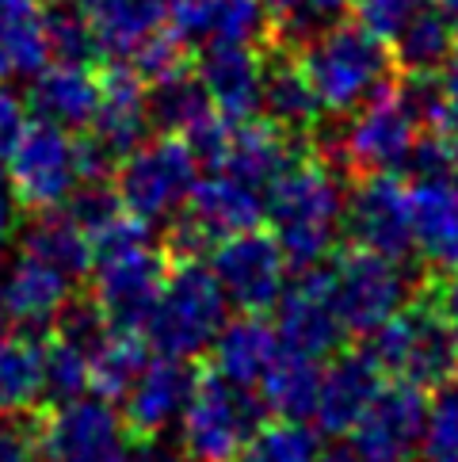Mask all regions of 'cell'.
I'll use <instances>...</instances> for the list:
<instances>
[{
    "mask_svg": "<svg viewBox=\"0 0 458 462\" xmlns=\"http://www.w3.org/2000/svg\"><path fill=\"white\" fill-rule=\"evenodd\" d=\"M264 218H271V234L279 241L290 272L325 263L336 249L344 191L336 169L317 153L314 142L302 145L268 184Z\"/></svg>",
    "mask_w": 458,
    "mask_h": 462,
    "instance_id": "obj_1",
    "label": "cell"
},
{
    "mask_svg": "<svg viewBox=\"0 0 458 462\" xmlns=\"http://www.w3.org/2000/svg\"><path fill=\"white\" fill-rule=\"evenodd\" d=\"M298 61L314 85L325 115H348L367 96L394 77V58H389V42L374 39L367 27L355 20H340L325 27L321 35L302 42Z\"/></svg>",
    "mask_w": 458,
    "mask_h": 462,
    "instance_id": "obj_2",
    "label": "cell"
},
{
    "mask_svg": "<svg viewBox=\"0 0 458 462\" xmlns=\"http://www.w3.org/2000/svg\"><path fill=\"white\" fill-rule=\"evenodd\" d=\"M268 417L256 390L234 386L199 356L188 398L179 405V455L184 462H229Z\"/></svg>",
    "mask_w": 458,
    "mask_h": 462,
    "instance_id": "obj_3",
    "label": "cell"
},
{
    "mask_svg": "<svg viewBox=\"0 0 458 462\" xmlns=\"http://www.w3.org/2000/svg\"><path fill=\"white\" fill-rule=\"evenodd\" d=\"M225 294L203 260H169L165 283L142 325V337L157 356L199 359L225 325Z\"/></svg>",
    "mask_w": 458,
    "mask_h": 462,
    "instance_id": "obj_4",
    "label": "cell"
},
{
    "mask_svg": "<svg viewBox=\"0 0 458 462\" xmlns=\"http://www.w3.org/2000/svg\"><path fill=\"white\" fill-rule=\"evenodd\" d=\"M367 340L371 356L389 378H405V383L432 390L458 374V344L428 283H417L413 294Z\"/></svg>",
    "mask_w": 458,
    "mask_h": 462,
    "instance_id": "obj_5",
    "label": "cell"
},
{
    "mask_svg": "<svg viewBox=\"0 0 458 462\" xmlns=\"http://www.w3.org/2000/svg\"><path fill=\"white\" fill-rule=\"evenodd\" d=\"M325 268H329L333 310L344 325V333L355 340H367L413 294L405 279V263L374 249H363L355 241L336 245L329 260H325Z\"/></svg>",
    "mask_w": 458,
    "mask_h": 462,
    "instance_id": "obj_6",
    "label": "cell"
},
{
    "mask_svg": "<svg viewBox=\"0 0 458 462\" xmlns=\"http://www.w3.org/2000/svg\"><path fill=\"white\" fill-rule=\"evenodd\" d=\"M199 172H203L199 161H195L184 138L160 134L153 142L145 138L138 150H130L114 164L111 184L134 218H142L145 226H157V222H169L184 207Z\"/></svg>",
    "mask_w": 458,
    "mask_h": 462,
    "instance_id": "obj_7",
    "label": "cell"
},
{
    "mask_svg": "<svg viewBox=\"0 0 458 462\" xmlns=\"http://www.w3.org/2000/svg\"><path fill=\"white\" fill-rule=\"evenodd\" d=\"M39 462H130L134 436L123 412L104 398L80 393L61 405H35Z\"/></svg>",
    "mask_w": 458,
    "mask_h": 462,
    "instance_id": "obj_8",
    "label": "cell"
},
{
    "mask_svg": "<svg viewBox=\"0 0 458 462\" xmlns=\"http://www.w3.org/2000/svg\"><path fill=\"white\" fill-rule=\"evenodd\" d=\"M352 115V123L344 126L336 142L340 150V169L352 180L374 176V172H405V161L413 153L417 142V123L408 119L394 92V77L379 85Z\"/></svg>",
    "mask_w": 458,
    "mask_h": 462,
    "instance_id": "obj_9",
    "label": "cell"
},
{
    "mask_svg": "<svg viewBox=\"0 0 458 462\" xmlns=\"http://www.w3.org/2000/svg\"><path fill=\"white\" fill-rule=\"evenodd\" d=\"M5 164H8L5 176H8L15 207H23L27 214L61 207L69 199V191L77 188L73 130L31 115L20 142H15L12 153L5 157Z\"/></svg>",
    "mask_w": 458,
    "mask_h": 462,
    "instance_id": "obj_10",
    "label": "cell"
},
{
    "mask_svg": "<svg viewBox=\"0 0 458 462\" xmlns=\"http://www.w3.org/2000/svg\"><path fill=\"white\" fill-rule=\"evenodd\" d=\"M210 272H215L229 306L268 313L275 299L283 294L290 268L271 229L252 226V229H241V234L222 237L210 249Z\"/></svg>",
    "mask_w": 458,
    "mask_h": 462,
    "instance_id": "obj_11",
    "label": "cell"
},
{
    "mask_svg": "<svg viewBox=\"0 0 458 462\" xmlns=\"http://www.w3.org/2000/svg\"><path fill=\"white\" fill-rule=\"evenodd\" d=\"M169 272V256L160 245H134V249L100 256L88 272V294L96 299V306L104 310V318L111 328H138L160 294Z\"/></svg>",
    "mask_w": 458,
    "mask_h": 462,
    "instance_id": "obj_12",
    "label": "cell"
},
{
    "mask_svg": "<svg viewBox=\"0 0 458 462\" xmlns=\"http://www.w3.org/2000/svg\"><path fill=\"white\" fill-rule=\"evenodd\" d=\"M344 234L348 241L374 249L398 263H408L413 253V226H408V188L405 172L359 176L352 199L344 203Z\"/></svg>",
    "mask_w": 458,
    "mask_h": 462,
    "instance_id": "obj_13",
    "label": "cell"
},
{
    "mask_svg": "<svg viewBox=\"0 0 458 462\" xmlns=\"http://www.w3.org/2000/svg\"><path fill=\"white\" fill-rule=\"evenodd\" d=\"M275 333L287 352H298L309 359H329L336 348L348 344V333L333 310L329 294V268L314 263L302 268L298 279L275 299Z\"/></svg>",
    "mask_w": 458,
    "mask_h": 462,
    "instance_id": "obj_14",
    "label": "cell"
},
{
    "mask_svg": "<svg viewBox=\"0 0 458 462\" xmlns=\"http://www.w3.org/2000/svg\"><path fill=\"white\" fill-rule=\"evenodd\" d=\"M386 378L389 374L379 367V359L371 356L367 344H355V348L344 344V348H336L321 363L314 424L325 436H348L363 420L367 405L374 402V393L382 390Z\"/></svg>",
    "mask_w": 458,
    "mask_h": 462,
    "instance_id": "obj_15",
    "label": "cell"
},
{
    "mask_svg": "<svg viewBox=\"0 0 458 462\" xmlns=\"http://www.w3.org/2000/svg\"><path fill=\"white\" fill-rule=\"evenodd\" d=\"M413 253L432 272H458V180L444 176H405Z\"/></svg>",
    "mask_w": 458,
    "mask_h": 462,
    "instance_id": "obj_16",
    "label": "cell"
},
{
    "mask_svg": "<svg viewBox=\"0 0 458 462\" xmlns=\"http://www.w3.org/2000/svg\"><path fill=\"white\" fill-rule=\"evenodd\" d=\"M260 111L279 123L287 134H317L325 123L321 100L290 46L268 39L260 46Z\"/></svg>",
    "mask_w": 458,
    "mask_h": 462,
    "instance_id": "obj_17",
    "label": "cell"
},
{
    "mask_svg": "<svg viewBox=\"0 0 458 462\" xmlns=\"http://www.w3.org/2000/svg\"><path fill=\"white\" fill-rule=\"evenodd\" d=\"M104 150L123 161L130 150L150 138V107H145V80L130 69V61H114L100 69V104L85 126Z\"/></svg>",
    "mask_w": 458,
    "mask_h": 462,
    "instance_id": "obj_18",
    "label": "cell"
},
{
    "mask_svg": "<svg viewBox=\"0 0 458 462\" xmlns=\"http://www.w3.org/2000/svg\"><path fill=\"white\" fill-rule=\"evenodd\" d=\"M191 367L195 359H176V356H150V363L134 378V386L123 393V424L134 436V443L153 439L165 432V424L179 417V405L188 398L191 386Z\"/></svg>",
    "mask_w": 458,
    "mask_h": 462,
    "instance_id": "obj_19",
    "label": "cell"
},
{
    "mask_svg": "<svg viewBox=\"0 0 458 462\" xmlns=\"http://www.w3.org/2000/svg\"><path fill=\"white\" fill-rule=\"evenodd\" d=\"M210 107L225 119L260 115V46L249 42H199L191 58Z\"/></svg>",
    "mask_w": 458,
    "mask_h": 462,
    "instance_id": "obj_20",
    "label": "cell"
},
{
    "mask_svg": "<svg viewBox=\"0 0 458 462\" xmlns=\"http://www.w3.org/2000/svg\"><path fill=\"white\" fill-rule=\"evenodd\" d=\"M179 214H184V218L199 229V237L215 249L222 237L264 222V195H260V188L244 184V180L229 176V172H210L191 184Z\"/></svg>",
    "mask_w": 458,
    "mask_h": 462,
    "instance_id": "obj_21",
    "label": "cell"
},
{
    "mask_svg": "<svg viewBox=\"0 0 458 462\" xmlns=\"http://www.w3.org/2000/svg\"><path fill=\"white\" fill-rule=\"evenodd\" d=\"M206 352H210L206 363L225 383L256 390L260 378H264L268 367L275 363V356L283 352V344H279V333H275V321L268 313L241 310L234 321L225 318V325L218 328V337L210 340Z\"/></svg>",
    "mask_w": 458,
    "mask_h": 462,
    "instance_id": "obj_22",
    "label": "cell"
},
{
    "mask_svg": "<svg viewBox=\"0 0 458 462\" xmlns=\"http://www.w3.org/2000/svg\"><path fill=\"white\" fill-rule=\"evenodd\" d=\"M302 145H309V138L287 134V130L279 123H271L268 115L234 119L229 123V138H225V153H222L218 172L237 176L252 188H268Z\"/></svg>",
    "mask_w": 458,
    "mask_h": 462,
    "instance_id": "obj_23",
    "label": "cell"
},
{
    "mask_svg": "<svg viewBox=\"0 0 458 462\" xmlns=\"http://www.w3.org/2000/svg\"><path fill=\"white\" fill-rule=\"evenodd\" d=\"M424 409H428V390L417 383H405V378H386L382 390L374 393V402L367 405L363 420L348 436L355 443H363V448L413 455L420 448Z\"/></svg>",
    "mask_w": 458,
    "mask_h": 462,
    "instance_id": "obj_24",
    "label": "cell"
},
{
    "mask_svg": "<svg viewBox=\"0 0 458 462\" xmlns=\"http://www.w3.org/2000/svg\"><path fill=\"white\" fill-rule=\"evenodd\" d=\"M96 104H100V69L85 61H46L27 92V111L65 130H85Z\"/></svg>",
    "mask_w": 458,
    "mask_h": 462,
    "instance_id": "obj_25",
    "label": "cell"
},
{
    "mask_svg": "<svg viewBox=\"0 0 458 462\" xmlns=\"http://www.w3.org/2000/svg\"><path fill=\"white\" fill-rule=\"evenodd\" d=\"M73 291L77 279H69L61 268L39 256L20 253V260L5 272V283H0V306H5L8 321L23 328H42L54 321V313L65 306Z\"/></svg>",
    "mask_w": 458,
    "mask_h": 462,
    "instance_id": "obj_26",
    "label": "cell"
},
{
    "mask_svg": "<svg viewBox=\"0 0 458 462\" xmlns=\"http://www.w3.org/2000/svg\"><path fill=\"white\" fill-rule=\"evenodd\" d=\"M85 15L100 58L126 61L138 46L169 23V0H73Z\"/></svg>",
    "mask_w": 458,
    "mask_h": 462,
    "instance_id": "obj_27",
    "label": "cell"
},
{
    "mask_svg": "<svg viewBox=\"0 0 458 462\" xmlns=\"http://www.w3.org/2000/svg\"><path fill=\"white\" fill-rule=\"evenodd\" d=\"M46 61V0H0V80L35 77Z\"/></svg>",
    "mask_w": 458,
    "mask_h": 462,
    "instance_id": "obj_28",
    "label": "cell"
},
{
    "mask_svg": "<svg viewBox=\"0 0 458 462\" xmlns=\"http://www.w3.org/2000/svg\"><path fill=\"white\" fill-rule=\"evenodd\" d=\"M20 245H23V253L54 263V268H61L69 279H77V283L80 279H88L92 263H96L92 241L85 237V229L69 218V210L65 207H50V210L31 214Z\"/></svg>",
    "mask_w": 458,
    "mask_h": 462,
    "instance_id": "obj_29",
    "label": "cell"
},
{
    "mask_svg": "<svg viewBox=\"0 0 458 462\" xmlns=\"http://www.w3.org/2000/svg\"><path fill=\"white\" fill-rule=\"evenodd\" d=\"M321 363L298 352H279L268 374L260 378V402H264L268 417H287V420H314L317 405V386H321Z\"/></svg>",
    "mask_w": 458,
    "mask_h": 462,
    "instance_id": "obj_30",
    "label": "cell"
},
{
    "mask_svg": "<svg viewBox=\"0 0 458 462\" xmlns=\"http://www.w3.org/2000/svg\"><path fill=\"white\" fill-rule=\"evenodd\" d=\"M150 356L153 348L138 328H107V337L88 352V393L119 405Z\"/></svg>",
    "mask_w": 458,
    "mask_h": 462,
    "instance_id": "obj_31",
    "label": "cell"
},
{
    "mask_svg": "<svg viewBox=\"0 0 458 462\" xmlns=\"http://www.w3.org/2000/svg\"><path fill=\"white\" fill-rule=\"evenodd\" d=\"M454 27L435 5L420 8L394 39H389V58L398 73H439V65L454 46Z\"/></svg>",
    "mask_w": 458,
    "mask_h": 462,
    "instance_id": "obj_32",
    "label": "cell"
},
{
    "mask_svg": "<svg viewBox=\"0 0 458 462\" xmlns=\"http://www.w3.org/2000/svg\"><path fill=\"white\" fill-rule=\"evenodd\" d=\"M145 107H150V126H157L160 134H184L191 123L215 111L203 80L195 77V65L145 85Z\"/></svg>",
    "mask_w": 458,
    "mask_h": 462,
    "instance_id": "obj_33",
    "label": "cell"
},
{
    "mask_svg": "<svg viewBox=\"0 0 458 462\" xmlns=\"http://www.w3.org/2000/svg\"><path fill=\"white\" fill-rule=\"evenodd\" d=\"M42 402V344L39 333L0 337V412L35 409Z\"/></svg>",
    "mask_w": 458,
    "mask_h": 462,
    "instance_id": "obj_34",
    "label": "cell"
},
{
    "mask_svg": "<svg viewBox=\"0 0 458 462\" xmlns=\"http://www.w3.org/2000/svg\"><path fill=\"white\" fill-rule=\"evenodd\" d=\"M321 432L309 420L264 417L229 462H317Z\"/></svg>",
    "mask_w": 458,
    "mask_h": 462,
    "instance_id": "obj_35",
    "label": "cell"
},
{
    "mask_svg": "<svg viewBox=\"0 0 458 462\" xmlns=\"http://www.w3.org/2000/svg\"><path fill=\"white\" fill-rule=\"evenodd\" d=\"M39 344H42V402L39 405H61L88 393V352H80L77 344L58 337L54 328L39 337Z\"/></svg>",
    "mask_w": 458,
    "mask_h": 462,
    "instance_id": "obj_36",
    "label": "cell"
},
{
    "mask_svg": "<svg viewBox=\"0 0 458 462\" xmlns=\"http://www.w3.org/2000/svg\"><path fill=\"white\" fill-rule=\"evenodd\" d=\"M249 42L264 46L271 39V15L260 0H210L206 42Z\"/></svg>",
    "mask_w": 458,
    "mask_h": 462,
    "instance_id": "obj_37",
    "label": "cell"
},
{
    "mask_svg": "<svg viewBox=\"0 0 458 462\" xmlns=\"http://www.w3.org/2000/svg\"><path fill=\"white\" fill-rule=\"evenodd\" d=\"M46 51H50V61L92 65L100 58V46H96L85 15L77 12L73 0H50L46 5Z\"/></svg>",
    "mask_w": 458,
    "mask_h": 462,
    "instance_id": "obj_38",
    "label": "cell"
},
{
    "mask_svg": "<svg viewBox=\"0 0 458 462\" xmlns=\"http://www.w3.org/2000/svg\"><path fill=\"white\" fill-rule=\"evenodd\" d=\"M420 451L428 458L458 455V374L447 383L432 386L428 409H424V432H420Z\"/></svg>",
    "mask_w": 458,
    "mask_h": 462,
    "instance_id": "obj_39",
    "label": "cell"
},
{
    "mask_svg": "<svg viewBox=\"0 0 458 462\" xmlns=\"http://www.w3.org/2000/svg\"><path fill=\"white\" fill-rule=\"evenodd\" d=\"M191 58H195L191 42L179 39L176 31L165 23L160 31H153V35L145 39L126 61H130V69H134V73L145 80V85H153V80H160V77H172V73H179V69H188Z\"/></svg>",
    "mask_w": 458,
    "mask_h": 462,
    "instance_id": "obj_40",
    "label": "cell"
},
{
    "mask_svg": "<svg viewBox=\"0 0 458 462\" xmlns=\"http://www.w3.org/2000/svg\"><path fill=\"white\" fill-rule=\"evenodd\" d=\"M428 5L432 0H352V20L359 27H367L374 39L389 42L420 8H428Z\"/></svg>",
    "mask_w": 458,
    "mask_h": 462,
    "instance_id": "obj_41",
    "label": "cell"
},
{
    "mask_svg": "<svg viewBox=\"0 0 458 462\" xmlns=\"http://www.w3.org/2000/svg\"><path fill=\"white\" fill-rule=\"evenodd\" d=\"M27 119H31L27 100L15 88L0 85V164H5V157L12 153V145L20 142Z\"/></svg>",
    "mask_w": 458,
    "mask_h": 462,
    "instance_id": "obj_42",
    "label": "cell"
},
{
    "mask_svg": "<svg viewBox=\"0 0 458 462\" xmlns=\"http://www.w3.org/2000/svg\"><path fill=\"white\" fill-rule=\"evenodd\" d=\"M432 291V299L444 313V321L451 328V337L458 344V272H432V279H424Z\"/></svg>",
    "mask_w": 458,
    "mask_h": 462,
    "instance_id": "obj_43",
    "label": "cell"
},
{
    "mask_svg": "<svg viewBox=\"0 0 458 462\" xmlns=\"http://www.w3.org/2000/svg\"><path fill=\"white\" fill-rule=\"evenodd\" d=\"M439 85H444L447 104L458 111V39H454V46H451V54L444 58V65H439Z\"/></svg>",
    "mask_w": 458,
    "mask_h": 462,
    "instance_id": "obj_44",
    "label": "cell"
},
{
    "mask_svg": "<svg viewBox=\"0 0 458 462\" xmlns=\"http://www.w3.org/2000/svg\"><path fill=\"white\" fill-rule=\"evenodd\" d=\"M432 134H439V138H444V150H447L451 176L458 180V111H454V107H451V115H447V123L439 126V130H432Z\"/></svg>",
    "mask_w": 458,
    "mask_h": 462,
    "instance_id": "obj_45",
    "label": "cell"
},
{
    "mask_svg": "<svg viewBox=\"0 0 458 462\" xmlns=\"http://www.w3.org/2000/svg\"><path fill=\"white\" fill-rule=\"evenodd\" d=\"M12 207H15V199H12L8 176H5V169H0V241L8 237V226H12Z\"/></svg>",
    "mask_w": 458,
    "mask_h": 462,
    "instance_id": "obj_46",
    "label": "cell"
},
{
    "mask_svg": "<svg viewBox=\"0 0 458 462\" xmlns=\"http://www.w3.org/2000/svg\"><path fill=\"white\" fill-rule=\"evenodd\" d=\"M355 451H359L355 462H413V455H405V451H379V448H363V443H355Z\"/></svg>",
    "mask_w": 458,
    "mask_h": 462,
    "instance_id": "obj_47",
    "label": "cell"
},
{
    "mask_svg": "<svg viewBox=\"0 0 458 462\" xmlns=\"http://www.w3.org/2000/svg\"><path fill=\"white\" fill-rule=\"evenodd\" d=\"M260 5H264V8H268V15H271V23H275V20H283V15H287V12H294V8H298V0H260Z\"/></svg>",
    "mask_w": 458,
    "mask_h": 462,
    "instance_id": "obj_48",
    "label": "cell"
},
{
    "mask_svg": "<svg viewBox=\"0 0 458 462\" xmlns=\"http://www.w3.org/2000/svg\"><path fill=\"white\" fill-rule=\"evenodd\" d=\"M432 5L447 15V23L454 27V35H458V0H432Z\"/></svg>",
    "mask_w": 458,
    "mask_h": 462,
    "instance_id": "obj_49",
    "label": "cell"
},
{
    "mask_svg": "<svg viewBox=\"0 0 458 462\" xmlns=\"http://www.w3.org/2000/svg\"><path fill=\"white\" fill-rule=\"evenodd\" d=\"M8 333V313H5V306H0V337Z\"/></svg>",
    "mask_w": 458,
    "mask_h": 462,
    "instance_id": "obj_50",
    "label": "cell"
},
{
    "mask_svg": "<svg viewBox=\"0 0 458 462\" xmlns=\"http://www.w3.org/2000/svg\"><path fill=\"white\" fill-rule=\"evenodd\" d=\"M428 462H458V455H444V458H428Z\"/></svg>",
    "mask_w": 458,
    "mask_h": 462,
    "instance_id": "obj_51",
    "label": "cell"
},
{
    "mask_svg": "<svg viewBox=\"0 0 458 462\" xmlns=\"http://www.w3.org/2000/svg\"><path fill=\"white\" fill-rule=\"evenodd\" d=\"M0 256H5V241H0Z\"/></svg>",
    "mask_w": 458,
    "mask_h": 462,
    "instance_id": "obj_52",
    "label": "cell"
}]
</instances>
